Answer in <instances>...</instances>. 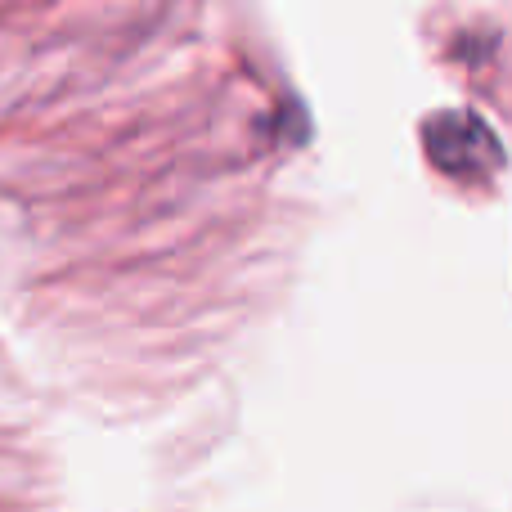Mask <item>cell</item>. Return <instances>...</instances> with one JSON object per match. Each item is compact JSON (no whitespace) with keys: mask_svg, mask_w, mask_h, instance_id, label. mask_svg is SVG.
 Listing matches in <instances>:
<instances>
[{"mask_svg":"<svg viewBox=\"0 0 512 512\" xmlns=\"http://www.w3.org/2000/svg\"><path fill=\"white\" fill-rule=\"evenodd\" d=\"M427 153L441 171L468 180L486 176L490 167H499V144L490 135V126H481L468 113H441L427 122Z\"/></svg>","mask_w":512,"mask_h":512,"instance_id":"6da1fadb","label":"cell"}]
</instances>
